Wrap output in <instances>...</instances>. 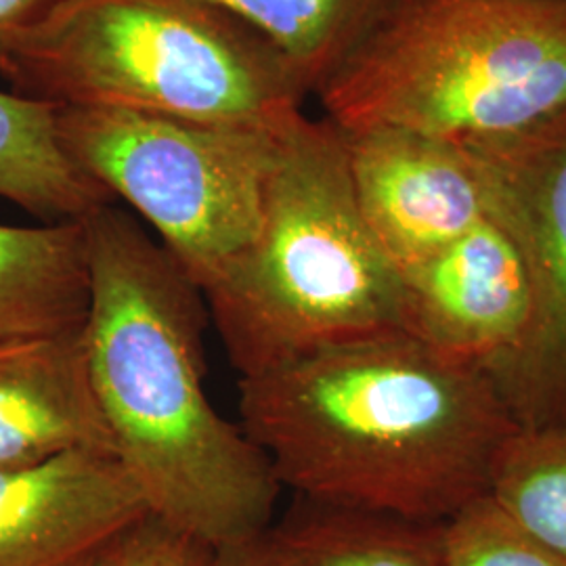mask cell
I'll return each mask as SVG.
<instances>
[{"label":"cell","mask_w":566,"mask_h":566,"mask_svg":"<svg viewBox=\"0 0 566 566\" xmlns=\"http://www.w3.org/2000/svg\"><path fill=\"white\" fill-rule=\"evenodd\" d=\"M238 409L282 489L416 523H447L486 495L518 428L483 369L409 332L332 344L240 378Z\"/></svg>","instance_id":"obj_1"},{"label":"cell","mask_w":566,"mask_h":566,"mask_svg":"<svg viewBox=\"0 0 566 566\" xmlns=\"http://www.w3.org/2000/svg\"><path fill=\"white\" fill-rule=\"evenodd\" d=\"M82 227L91 273L82 334L114 458L151 516L206 546L263 533L283 489L206 392L202 290L116 203Z\"/></svg>","instance_id":"obj_2"},{"label":"cell","mask_w":566,"mask_h":566,"mask_svg":"<svg viewBox=\"0 0 566 566\" xmlns=\"http://www.w3.org/2000/svg\"><path fill=\"white\" fill-rule=\"evenodd\" d=\"M203 298L240 378L405 332L403 275L365 223L343 133L327 118L301 112L283 126L259 233Z\"/></svg>","instance_id":"obj_3"},{"label":"cell","mask_w":566,"mask_h":566,"mask_svg":"<svg viewBox=\"0 0 566 566\" xmlns=\"http://www.w3.org/2000/svg\"><path fill=\"white\" fill-rule=\"evenodd\" d=\"M28 99L282 128L308 97L287 61L202 0H61L0 53Z\"/></svg>","instance_id":"obj_4"},{"label":"cell","mask_w":566,"mask_h":566,"mask_svg":"<svg viewBox=\"0 0 566 566\" xmlns=\"http://www.w3.org/2000/svg\"><path fill=\"white\" fill-rule=\"evenodd\" d=\"M315 97L340 130L535 128L566 114V0H386Z\"/></svg>","instance_id":"obj_5"},{"label":"cell","mask_w":566,"mask_h":566,"mask_svg":"<svg viewBox=\"0 0 566 566\" xmlns=\"http://www.w3.org/2000/svg\"><path fill=\"white\" fill-rule=\"evenodd\" d=\"M282 128L57 107L70 160L126 203L202 292L259 233Z\"/></svg>","instance_id":"obj_6"},{"label":"cell","mask_w":566,"mask_h":566,"mask_svg":"<svg viewBox=\"0 0 566 566\" xmlns=\"http://www.w3.org/2000/svg\"><path fill=\"white\" fill-rule=\"evenodd\" d=\"M458 145L486 217L523 259L531 294L523 338L485 374L518 428L566 424V114Z\"/></svg>","instance_id":"obj_7"},{"label":"cell","mask_w":566,"mask_h":566,"mask_svg":"<svg viewBox=\"0 0 566 566\" xmlns=\"http://www.w3.org/2000/svg\"><path fill=\"white\" fill-rule=\"evenodd\" d=\"M340 133L365 223L401 275L485 221L483 187L458 143L399 126Z\"/></svg>","instance_id":"obj_8"},{"label":"cell","mask_w":566,"mask_h":566,"mask_svg":"<svg viewBox=\"0 0 566 566\" xmlns=\"http://www.w3.org/2000/svg\"><path fill=\"white\" fill-rule=\"evenodd\" d=\"M405 332L455 364L486 371L525 334L528 280L506 231L486 217L407 271Z\"/></svg>","instance_id":"obj_9"},{"label":"cell","mask_w":566,"mask_h":566,"mask_svg":"<svg viewBox=\"0 0 566 566\" xmlns=\"http://www.w3.org/2000/svg\"><path fill=\"white\" fill-rule=\"evenodd\" d=\"M147 514L137 486L107 453L0 468V566H88Z\"/></svg>","instance_id":"obj_10"},{"label":"cell","mask_w":566,"mask_h":566,"mask_svg":"<svg viewBox=\"0 0 566 566\" xmlns=\"http://www.w3.org/2000/svg\"><path fill=\"white\" fill-rule=\"evenodd\" d=\"M114 455L82 327L0 343V468Z\"/></svg>","instance_id":"obj_11"},{"label":"cell","mask_w":566,"mask_h":566,"mask_svg":"<svg viewBox=\"0 0 566 566\" xmlns=\"http://www.w3.org/2000/svg\"><path fill=\"white\" fill-rule=\"evenodd\" d=\"M88 303L82 221L0 224V343L78 329Z\"/></svg>","instance_id":"obj_12"},{"label":"cell","mask_w":566,"mask_h":566,"mask_svg":"<svg viewBox=\"0 0 566 566\" xmlns=\"http://www.w3.org/2000/svg\"><path fill=\"white\" fill-rule=\"evenodd\" d=\"M0 198L46 223L84 221L114 200L70 160L57 105L0 91Z\"/></svg>","instance_id":"obj_13"},{"label":"cell","mask_w":566,"mask_h":566,"mask_svg":"<svg viewBox=\"0 0 566 566\" xmlns=\"http://www.w3.org/2000/svg\"><path fill=\"white\" fill-rule=\"evenodd\" d=\"M273 525L298 566H446L443 523H416L296 497Z\"/></svg>","instance_id":"obj_14"},{"label":"cell","mask_w":566,"mask_h":566,"mask_svg":"<svg viewBox=\"0 0 566 566\" xmlns=\"http://www.w3.org/2000/svg\"><path fill=\"white\" fill-rule=\"evenodd\" d=\"M261 34L315 95L364 39L386 0H202Z\"/></svg>","instance_id":"obj_15"},{"label":"cell","mask_w":566,"mask_h":566,"mask_svg":"<svg viewBox=\"0 0 566 566\" xmlns=\"http://www.w3.org/2000/svg\"><path fill=\"white\" fill-rule=\"evenodd\" d=\"M486 495L566 560V424L516 428L493 464Z\"/></svg>","instance_id":"obj_16"},{"label":"cell","mask_w":566,"mask_h":566,"mask_svg":"<svg viewBox=\"0 0 566 566\" xmlns=\"http://www.w3.org/2000/svg\"><path fill=\"white\" fill-rule=\"evenodd\" d=\"M446 566H566L563 556L533 537L491 495L443 523Z\"/></svg>","instance_id":"obj_17"},{"label":"cell","mask_w":566,"mask_h":566,"mask_svg":"<svg viewBox=\"0 0 566 566\" xmlns=\"http://www.w3.org/2000/svg\"><path fill=\"white\" fill-rule=\"evenodd\" d=\"M214 549L147 514L116 535L88 566H210Z\"/></svg>","instance_id":"obj_18"},{"label":"cell","mask_w":566,"mask_h":566,"mask_svg":"<svg viewBox=\"0 0 566 566\" xmlns=\"http://www.w3.org/2000/svg\"><path fill=\"white\" fill-rule=\"evenodd\" d=\"M210 566H298L275 525L242 542L217 547Z\"/></svg>","instance_id":"obj_19"},{"label":"cell","mask_w":566,"mask_h":566,"mask_svg":"<svg viewBox=\"0 0 566 566\" xmlns=\"http://www.w3.org/2000/svg\"><path fill=\"white\" fill-rule=\"evenodd\" d=\"M61 0H0V53L39 25Z\"/></svg>","instance_id":"obj_20"}]
</instances>
